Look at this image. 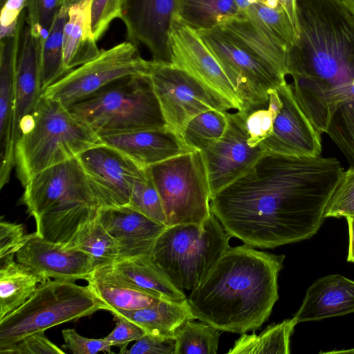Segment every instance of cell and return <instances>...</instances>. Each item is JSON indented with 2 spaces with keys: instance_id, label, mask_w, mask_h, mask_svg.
Instances as JSON below:
<instances>
[{
  "instance_id": "1",
  "label": "cell",
  "mask_w": 354,
  "mask_h": 354,
  "mask_svg": "<svg viewBox=\"0 0 354 354\" xmlns=\"http://www.w3.org/2000/svg\"><path fill=\"white\" fill-rule=\"evenodd\" d=\"M343 169L333 158L265 153L241 177L211 198V210L231 236L273 248L310 238Z\"/></svg>"
},
{
  "instance_id": "2",
  "label": "cell",
  "mask_w": 354,
  "mask_h": 354,
  "mask_svg": "<svg viewBox=\"0 0 354 354\" xmlns=\"http://www.w3.org/2000/svg\"><path fill=\"white\" fill-rule=\"evenodd\" d=\"M284 259L246 244L229 247L187 297L195 319L234 333L259 328L279 298Z\"/></svg>"
},
{
  "instance_id": "3",
  "label": "cell",
  "mask_w": 354,
  "mask_h": 354,
  "mask_svg": "<svg viewBox=\"0 0 354 354\" xmlns=\"http://www.w3.org/2000/svg\"><path fill=\"white\" fill-rule=\"evenodd\" d=\"M24 187L21 203L35 218V232L66 247L85 233L102 208L77 157L38 173Z\"/></svg>"
},
{
  "instance_id": "4",
  "label": "cell",
  "mask_w": 354,
  "mask_h": 354,
  "mask_svg": "<svg viewBox=\"0 0 354 354\" xmlns=\"http://www.w3.org/2000/svg\"><path fill=\"white\" fill-rule=\"evenodd\" d=\"M100 142L99 137L62 103L44 93L21 123L15 147V167L24 187L38 173Z\"/></svg>"
},
{
  "instance_id": "5",
  "label": "cell",
  "mask_w": 354,
  "mask_h": 354,
  "mask_svg": "<svg viewBox=\"0 0 354 354\" xmlns=\"http://www.w3.org/2000/svg\"><path fill=\"white\" fill-rule=\"evenodd\" d=\"M68 109L99 138L167 128L147 73L119 79Z\"/></svg>"
},
{
  "instance_id": "6",
  "label": "cell",
  "mask_w": 354,
  "mask_h": 354,
  "mask_svg": "<svg viewBox=\"0 0 354 354\" xmlns=\"http://www.w3.org/2000/svg\"><path fill=\"white\" fill-rule=\"evenodd\" d=\"M230 237L212 214L201 223L167 226L156 239L150 256L178 290L191 292L230 247Z\"/></svg>"
},
{
  "instance_id": "7",
  "label": "cell",
  "mask_w": 354,
  "mask_h": 354,
  "mask_svg": "<svg viewBox=\"0 0 354 354\" xmlns=\"http://www.w3.org/2000/svg\"><path fill=\"white\" fill-rule=\"evenodd\" d=\"M100 310H106V307L88 285L48 279L39 283L20 307L0 319V350L28 335L89 316Z\"/></svg>"
},
{
  "instance_id": "8",
  "label": "cell",
  "mask_w": 354,
  "mask_h": 354,
  "mask_svg": "<svg viewBox=\"0 0 354 354\" xmlns=\"http://www.w3.org/2000/svg\"><path fill=\"white\" fill-rule=\"evenodd\" d=\"M146 168L159 194L167 226L201 223L210 217L211 193L201 151L193 150Z\"/></svg>"
},
{
  "instance_id": "9",
  "label": "cell",
  "mask_w": 354,
  "mask_h": 354,
  "mask_svg": "<svg viewBox=\"0 0 354 354\" xmlns=\"http://www.w3.org/2000/svg\"><path fill=\"white\" fill-rule=\"evenodd\" d=\"M241 100L246 115L268 107L269 91L278 88L286 76L259 57L223 25L198 31Z\"/></svg>"
},
{
  "instance_id": "10",
  "label": "cell",
  "mask_w": 354,
  "mask_h": 354,
  "mask_svg": "<svg viewBox=\"0 0 354 354\" xmlns=\"http://www.w3.org/2000/svg\"><path fill=\"white\" fill-rule=\"evenodd\" d=\"M150 62L141 57L138 46L124 41L100 50L94 58L66 73L44 93L68 108L119 79L147 74Z\"/></svg>"
},
{
  "instance_id": "11",
  "label": "cell",
  "mask_w": 354,
  "mask_h": 354,
  "mask_svg": "<svg viewBox=\"0 0 354 354\" xmlns=\"http://www.w3.org/2000/svg\"><path fill=\"white\" fill-rule=\"evenodd\" d=\"M147 75L167 128L180 137L186 124L196 115L211 109H234L223 97L171 63L151 59Z\"/></svg>"
},
{
  "instance_id": "12",
  "label": "cell",
  "mask_w": 354,
  "mask_h": 354,
  "mask_svg": "<svg viewBox=\"0 0 354 354\" xmlns=\"http://www.w3.org/2000/svg\"><path fill=\"white\" fill-rule=\"evenodd\" d=\"M77 158L102 207L129 204L134 183L145 168L100 142Z\"/></svg>"
},
{
  "instance_id": "13",
  "label": "cell",
  "mask_w": 354,
  "mask_h": 354,
  "mask_svg": "<svg viewBox=\"0 0 354 354\" xmlns=\"http://www.w3.org/2000/svg\"><path fill=\"white\" fill-rule=\"evenodd\" d=\"M246 114L228 112V125L223 136L201 151L207 173L211 198L244 175L265 153L259 145H248Z\"/></svg>"
},
{
  "instance_id": "14",
  "label": "cell",
  "mask_w": 354,
  "mask_h": 354,
  "mask_svg": "<svg viewBox=\"0 0 354 354\" xmlns=\"http://www.w3.org/2000/svg\"><path fill=\"white\" fill-rule=\"evenodd\" d=\"M171 64L241 111L243 105L218 62L198 32L174 19L169 32Z\"/></svg>"
},
{
  "instance_id": "15",
  "label": "cell",
  "mask_w": 354,
  "mask_h": 354,
  "mask_svg": "<svg viewBox=\"0 0 354 354\" xmlns=\"http://www.w3.org/2000/svg\"><path fill=\"white\" fill-rule=\"evenodd\" d=\"M176 0H124L122 20L128 41L145 46L152 60L171 63L169 32Z\"/></svg>"
},
{
  "instance_id": "16",
  "label": "cell",
  "mask_w": 354,
  "mask_h": 354,
  "mask_svg": "<svg viewBox=\"0 0 354 354\" xmlns=\"http://www.w3.org/2000/svg\"><path fill=\"white\" fill-rule=\"evenodd\" d=\"M277 90L282 105L271 135L260 144L263 151L297 157L321 156V133L299 106L290 84L285 82Z\"/></svg>"
},
{
  "instance_id": "17",
  "label": "cell",
  "mask_w": 354,
  "mask_h": 354,
  "mask_svg": "<svg viewBox=\"0 0 354 354\" xmlns=\"http://www.w3.org/2000/svg\"><path fill=\"white\" fill-rule=\"evenodd\" d=\"M17 261L48 279L87 280L95 269L87 253L48 241L36 232L29 234L15 254Z\"/></svg>"
},
{
  "instance_id": "18",
  "label": "cell",
  "mask_w": 354,
  "mask_h": 354,
  "mask_svg": "<svg viewBox=\"0 0 354 354\" xmlns=\"http://www.w3.org/2000/svg\"><path fill=\"white\" fill-rule=\"evenodd\" d=\"M26 10L21 13L13 35L0 38V188L6 185L15 167L12 131L16 64Z\"/></svg>"
},
{
  "instance_id": "19",
  "label": "cell",
  "mask_w": 354,
  "mask_h": 354,
  "mask_svg": "<svg viewBox=\"0 0 354 354\" xmlns=\"http://www.w3.org/2000/svg\"><path fill=\"white\" fill-rule=\"evenodd\" d=\"M97 219L118 243V259L151 254L167 227L128 205L102 207Z\"/></svg>"
},
{
  "instance_id": "20",
  "label": "cell",
  "mask_w": 354,
  "mask_h": 354,
  "mask_svg": "<svg viewBox=\"0 0 354 354\" xmlns=\"http://www.w3.org/2000/svg\"><path fill=\"white\" fill-rule=\"evenodd\" d=\"M42 41L32 32L25 20L15 69L12 131L14 149L21 123L31 114L44 93L40 61Z\"/></svg>"
},
{
  "instance_id": "21",
  "label": "cell",
  "mask_w": 354,
  "mask_h": 354,
  "mask_svg": "<svg viewBox=\"0 0 354 354\" xmlns=\"http://www.w3.org/2000/svg\"><path fill=\"white\" fill-rule=\"evenodd\" d=\"M100 142L123 153L141 168L193 151L168 128L107 136L100 138Z\"/></svg>"
},
{
  "instance_id": "22",
  "label": "cell",
  "mask_w": 354,
  "mask_h": 354,
  "mask_svg": "<svg viewBox=\"0 0 354 354\" xmlns=\"http://www.w3.org/2000/svg\"><path fill=\"white\" fill-rule=\"evenodd\" d=\"M354 312V281L330 274L314 281L293 318L297 323L319 321Z\"/></svg>"
},
{
  "instance_id": "23",
  "label": "cell",
  "mask_w": 354,
  "mask_h": 354,
  "mask_svg": "<svg viewBox=\"0 0 354 354\" xmlns=\"http://www.w3.org/2000/svg\"><path fill=\"white\" fill-rule=\"evenodd\" d=\"M92 1L82 0L68 7L63 33V60L66 73L94 58L100 50L92 31Z\"/></svg>"
},
{
  "instance_id": "24",
  "label": "cell",
  "mask_w": 354,
  "mask_h": 354,
  "mask_svg": "<svg viewBox=\"0 0 354 354\" xmlns=\"http://www.w3.org/2000/svg\"><path fill=\"white\" fill-rule=\"evenodd\" d=\"M106 310H132L153 306L162 299L121 279L107 267L95 268L86 280Z\"/></svg>"
},
{
  "instance_id": "25",
  "label": "cell",
  "mask_w": 354,
  "mask_h": 354,
  "mask_svg": "<svg viewBox=\"0 0 354 354\" xmlns=\"http://www.w3.org/2000/svg\"><path fill=\"white\" fill-rule=\"evenodd\" d=\"M104 266L124 281L162 299L183 301L187 299L185 293L167 279L150 254L120 259Z\"/></svg>"
},
{
  "instance_id": "26",
  "label": "cell",
  "mask_w": 354,
  "mask_h": 354,
  "mask_svg": "<svg viewBox=\"0 0 354 354\" xmlns=\"http://www.w3.org/2000/svg\"><path fill=\"white\" fill-rule=\"evenodd\" d=\"M113 316L125 318L140 326L146 334L174 336L176 330L185 321L196 319L187 299L183 301L161 299L148 307L132 310H115Z\"/></svg>"
},
{
  "instance_id": "27",
  "label": "cell",
  "mask_w": 354,
  "mask_h": 354,
  "mask_svg": "<svg viewBox=\"0 0 354 354\" xmlns=\"http://www.w3.org/2000/svg\"><path fill=\"white\" fill-rule=\"evenodd\" d=\"M46 280L29 267L14 261L0 260V319L17 309Z\"/></svg>"
},
{
  "instance_id": "28",
  "label": "cell",
  "mask_w": 354,
  "mask_h": 354,
  "mask_svg": "<svg viewBox=\"0 0 354 354\" xmlns=\"http://www.w3.org/2000/svg\"><path fill=\"white\" fill-rule=\"evenodd\" d=\"M239 15L234 0H176L174 19L199 31L222 25Z\"/></svg>"
},
{
  "instance_id": "29",
  "label": "cell",
  "mask_w": 354,
  "mask_h": 354,
  "mask_svg": "<svg viewBox=\"0 0 354 354\" xmlns=\"http://www.w3.org/2000/svg\"><path fill=\"white\" fill-rule=\"evenodd\" d=\"M297 324L292 317L267 327L259 335L243 333L228 354H288L290 340Z\"/></svg>"
},
{
  "instance_id": "30",
  "label": "cell",
  "mask_w": 354,
  "mask_h": 354,
  "mask_svg": "<svg viewBox=\"0 0 354 354\" xmlns=\"http://www.w3.org/2000/svg\"><path fill=\"white\" fill-rule=\"evenodd\" d=\"M68 6L62 5L42 41L40 53L41 88L44 91L66 74L63 60V33Z\"/></svg>"
},
{
  "instance_id": "31",
  "label": "cell",
  "mask_w": 354,
  "mask_h": 354,
  "mask_svg": "<svg viewBox=\"0 0 354 354\" xmlns=\"http://www.w3.org/2000/svg\"><path fill=\"white\" fill-rule=\"evenodd\" d=\"M228 112L211 109L196 115L184 128L182 140L192 150L205 149L225 133L228 125Z\"/></svg>"
},
{
  "instance_id": "32",
  "label": "cell",
  "mask_w": 354,
  "mask_h": 354,
  "mask_svg": "<svg viewBox=\"0 0 354 354\" xmlns=\"http://www.w3.org/2000/svg\"><path fill=\"white\" fill-rule=\"evenodd\" d=\"M188 319L175 331V354H216L220 330L201 321Z\"/></svg>"
},
{
  "instance_id": "33",
  "label": "cell",
  "mask_w": 354,
  "mask_h": 354,
  "mask_svg": "<svg viewBox=\"0 0 354 354\" xmlns=\"http://www.w3.org/2000/svg\"><path fill=\"white\" fill-rule=\"evenodd\" d=\"M67 248H75L87 253L92 257L95 268L111 264L118 260L120 254L118 243L97 218Z\"/></svg>"
},
{
  "instance_id": "34",
  "label": "cell",
  "mask_w": 354,
  "mask_h": 354,
  "mask_svg": "<svg viewBox=\"0 0 354 354\" xmlns=\"http://www.w3.org/2000/svg\"><path fill=\"white\" fill-rule=\"evenodd\" d=\"M128 206L152 220L166 225V216L159 194L147 170L136 180Z\"/></svg>"
},
{
  "instance_id": "35",
  "label": "cell",
  "mask_w": 354,
  "mask_h": 354,
  "mask_svg": "<svg viewBox=\"0 0 354 354\" xmlns=\"http://www.w3.org/2000/svg\"><path fill=\"white\" fill-rule=\"evenodd\" d=\"M277 89L269 91L268 107L254 110L248 113L245 117V125L248 135V142L252 147L259 145L272 132L274 120L282 105Z\"/></svg>"
},
{
  "instance_id": "36",
  "label": "cell",
  "mask_w": 354,
  "mask_h": 354,
  "mask_svg": "<svg viewBox=\"0 0 354 354\" xmlns=\"http://www.w3.org/2000/svg\"><path fill=\"white\" fill-rule=\"evenodd\" d=\"M61 7V0H27L26 20L32 32L44 40Z\"/></svg>"
},
{
  "instance_id": "37",
  "label": "cell",
  "mask_w": 354,
  "mask_h": 354,
  "mask_svg": "<svg viewBox=\"0 0 354 354\" xmlns=\"http://www.w3.org/2000/svg\"><path fill=\"white\" fill-rule=\"evenodd\" d=\"M324 216L325 218L354 216V167L343 171Z\"/></svg>"
},
{
  "instance_id": "38",
  "label": "cell",
  "mask_w": 354,
  "mask_h": 354,
  "mask_svg": "<svg viewBox=\"0 0 354 354\" xmlns=\"http://www.w3.org/2000/svg\"><path fill=\"white\" fill-rule=\"evenodd\" d=\"M124 1H92L91 25L93 34L96 41L104 35L113 20L121 19Z\"/></svg>"
},
{
  "instance_id": "39",
  "label": "cell",
  "mask_w": 354,
  "mask_h": 354,
  "mask_svg": "<svg viewBox=\"0 0 354 354\" xmlns=\"http://www.w3.org/2000/svg\"><path fill=\"white\" fill-rule=\"evenodd\" d=\"M1 354H64L66 352L39 331L28 335L16 343L0 350Z\"/></svg>"
},
{
  "instance_id": "40",
  "label": "cell",
  "mask_w": 354,
  "mask_h": 354,
  "mask_svg": "<svg viewBox=\"0 0 354 354\" xmlns=\"http://www.w3.org/2000/svg\"><path fill=\"white\" fill-rule=\"evenodd\" d=\"M64 344L63 348L73 354H95L100 352L112 353V347L106 337L91 339L80 335L74 328L64 329L62 331Z\"/></svg>"
},
{
  "instance_id": "41",
  "label": "cell",
  "mask_w": 354,
  "mask_h": 354,
  "mask_svg": "<svg viewBox=\"0 0 354 354\" xmlns=\"http://www.w3.org/2000/svg\"><path fill=\"white\" fill-rule=\"evenodd\" d=\"M22 224L0 223V260L14 257L27 238Z\"/></svg>"
},
{
  "instance_id": "42",
  "label": "cell",
  "mask_w": 354,
  "mask_h": 354,
  "mask_svg": "<svg viewBox=\"0 0 354 354\" xmlns=\"http://www.w3.org/2000/svg\"><path fill=\"white\" fill-rule=\"evenodd\" d=\"M115 321L114 329L106 336L112 346L120 348V353H125L127 345L142 337L145 331L133 322L118 316H113Z\"/></svg>"
},
{
  "instance_id": "43",
  "label": "cell",
  "mask_w": 354,
  "mask_h": 354,
  "mask_svg": "<svg viewBox=\"0 0 354 354\" xmlns=\"http://www.w3.org/2000/svg\"><path fill=\"white\" fill-rule=\"evenodd\" d=\"M176 338L145 334L127 350V354H175Z\"/></svg>"
},
{
  "instance_id": "44",
  "label": "cell",
  "mask_w": 354,
  "mask_h": 354,
  "mask_svg": "<svg viewBox=\"0 0 354 354\" xmlns=\"http://www.w3.org/2000/svg\"><path fill=\"white\" fill-rule=\"evenodd\" d=\"M27 0H6L0 17V38L13 35L19 17L26 8Z\"/></svg>"
},
{
  "instance_id": "45",
  "label": "cell",
  "mask_w": 354,
  "mask_h": 354,
  "mask_svg": "<svg viewBox=\"0 0 354 354\" xmlns=\"http://www.w3.org/2000/svg\"><path fill=\"white\" fill-rule=\"evenodd\" d=\"M348 226L349 244L347 261L354 263V216L346 217Z\"/></svg>"
},
{
  "instance_id": "46",
  "label": "cell",
  "mask_w": 354,
  "mask_h": 354,
  "mask_svg": "<svg viewBox=\"0 0 354 354\" xmlns=\"http://www.w3.org/2000/svg\"><path fill=\"white\" fill-rule=\"evenodd\" d=\"M237 8L239 9V13H243L245 12L250 6V0H234Z\"/></svg>"
},
{
  "instance_id": "47",
  "label": "cell",
  "mask_w": 354,
  "mask_h": 354,
  "mask_svg": "<svg viewBox=\"0 0 354 354\" xmlns=\"http://www.w3.org/2000/svg\"><path fill=\"white\" fill-rule=\"evenodd\" d=\"M351 8L354 11V0H345Z\"/></svg>"
},
{
  "instance_id": "48",
  "label": "cell",
  "mask_w": 354,
  "mask_h": 354,
  "mask_svg": "<svg viewBox=\"0 0 354 354\" xmlns=\"http://www.w3.org/2000/svg\"><path fill=\"white\" fill-rule=\"evenodd\" d=\"M62 5H65L66 6H69L71 4L72 0H61Z\"/></svg>"
},
{
  "instance_id": "49",
  "label": "cell",
  "mask_w": 354,
  "mask_h": 354,
  "mask_svg": "<svg viewBox=\"0 0 354 354\" xmlns=\"http://www.w3.org/2000/svg\"><path fill=\"white\" fill-rule=\"evenodd\" d=\"M82 1V0H72V1H71V4L75 3H77V2H79V1Z\"/></svg>"
},
{
  "instance_id": "50",
  "label": "cell",
  "mask_w": 354,
  "mask_h": 354,
  "mask_svg": "<svg viewBox=\"0 0 354 354\" xmlns=\"http://www.w3.org/2000/svg\"><path fill=\"white\" fill-rule=\"evenodd\" d=\"M6 0H0L1 6L4 4Z\"/></svg>"
}]
</instances>
